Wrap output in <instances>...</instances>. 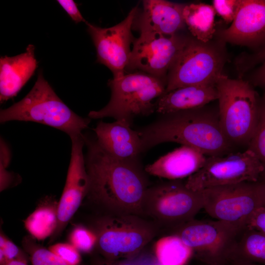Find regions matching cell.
<instances>
[{
	"instance_id": "cell-1",
	"label": "cell",
	"mask_w": 265,
	"mask_h": 265,
	"mask_svg": "<svg viewBox=\"0 0 265 265\" xmlns=\"http://www.w3.org/2000/svg\"><path fill=\"white\" fill-rule=\"evenodd\" d=\"M89 179L87 196L109 213L142 216V203L151 185L149 174L140 161L119 159L107 152L96 137L83 134Z\"/></svg>"
},
{
	"instance_id": "cell-2",
	"label": "cell",
	"mask_w": 265,
	"mask_h": 265,
	"mask_svg": "<svg viewBox=\"0 0 265 265\" xmlns=\"http://www.w3.org/2000/svg\"><path fill=\"white\" fill-rule=\"evenodd\" d=\"M137 131L143 153L169 142L191 147L208 157L227 154L233 147L221 129L218 108L207 106L161 115Z\"/></svg>"
},
{
	"instance_id": "cell-3",
	"label": "cell",
	"mask_w": 265,
	"mask_h": 265,
	"mask_svg": "<svg viewBox=\"0 0 265 265\" xmlns=\"http://www.w3.org/2000/svg\"><path fill=\"white\" fill-rule=\"evenodd\" d=\"M30 121L58 129L70 138L81 135L91 119L72 111L56 94L42 72L29 92L21 101L0 111L1 123Z\"/></svg>"
},
{
	"instance_id": "cell-4",
	"label": "cell",
	"mask_w": 265,
	"mask_h": 265,
	"mask_svg": "<svg viewBox=\"0 0 265 265\" xmlns=\"http://www.w3.org/2000/svg\"><path fill=\"white\" fill-rule=\"evenodd\" d=\"M107 84L111 90L108 103L99 110L90 111L88 117H112L131 127L136 117L155 111L154 101L165 93L166 87V81L139 72L112 78Z\"/></svg>"
},
{
	"instance_id": "cell-5",
	"label": "cell",
	"mask_w": 265,
	"mask_h": 265,
	"mask_svg": "<svg viewBox=\"0 0 265 265\" xmlns=\"http://www.w3.org/2000/svg\"><path fill=\"white\" fill-rule=\"evenodd\" d=\"M221 129L232 145L248 146L255 132L260 97L248 81L223 74L216 83Z\"/></svg>"
},
{
	"instance_id": "cell-6",
	"label": "cell",
	"mask_w": 265,
	"mask_h": 265,
	"mask_svg": "<svg viewBox=\"0 0 265 265\" xmlns=\"http://www.w3.org/2000/svg\"><path fill=\"white\" fill-rule=\"evenodd\" d=\"M91 229L97 237L95 249L99 255L112 260L137 256L161 231L152 220L129 213L99 217Z\"/></svg>"
},
{
	"instance_id": "cell-7",
	"label": "cell",
	"mask_w": 265,
	"mask_h": 265,
	"mask_svg": "<svg viewBox=\"0 0 265 265\" xmlns=\"http://www.w3.org/2000/svg\"><path fill=\"white\" fill-rule=\"evenodd\" d=\"M203 208L202 191H193L183 180L150 185L144 196L142 215L170 232L195 219Z\"/></svg>"
},
{
	"instance_id": "cell-8",
	"label": "cell",
	"mask_w": 265,
	"mask_h": 265,
	"mask_svg": "<svg viewBox=\"0 0 265 265\" xmlns=\"http://www.w3.org/2000/svg\"><path fill=\"white\" fill-rule=\"evenodd\" d=\"M225 45L216 35L207 42L191 36L168 73L165 93L187 86L216 84L227 60Z\"/></svg>"
},
{
	"instance_id": "cell-9",
	"label": "cell",
	"mask_w": 265,
	"mask_h": 265,
	"mask_svg": "<svg viewBox=\"0 0 265 265\" xmlns=\"http://www.w3.org/2000/svg\"><path fill=\"white\" fill-rule=\"evenodd\" d=\"M243 229L220 220L194 219L168 235L179 237L191 249L193 256L202 264H218L229 262Z\"/></svg>"
},
{
	"instance_id": "cell-10",
	"label": "cell",
	"mask_w": 265,
	"mask_h": 265,
	"mask_svg": "<svg viewBox=\"0 0 265 265\" xmlns=\"http://www.w3.org/2000/svg\"><path fill=\"white\" fill-rule=\"evenodd\" d=\"M265 168L255 154L243 152L207 157L203 166L185 180L187 188L195 191L243 182H257Z\"/></svg>"
},
{
	"instance_id": "cell-11",
	"label": "cell",
	"mask_w": 265,
	"mask_h": 265,
	"mask_svg": "<svg viewBox=\"0 0 265 265\" xmlns=\"http://www.w3.org/2000/svg\"><path fill=\"white\" fill-rule=\"evenodd\" d=\"M191 37L184 32L171 36L140 33L133 42L126 73L142 72L166 81L169 70Z\"/></svg>"
},
{
	"instance_id": "cell-12",
	"label": "cell",
	"mask_w": 265,
	"mask_h": 265,
	"mask_svg": "<svg viewBox=\"0 0 265 265\" xmlns=\"http://www.w3.org/2000/svg\"><path fill=\"white\" fill-rule=\"evenodd\" d=\"M203 209L212 217L245 228L249 216L263 207L256 183L243 182L202 191Z\"/></svg>"
},
{
	"instance_id": "cell-13",
	"label": "cell",
	"mask_w": 265,
	"mask_h": 265,
	"mask_svg": "<svg viewBox=\"0 0 265 265\" xmlns=\"http://www.w3.org/2000/svg\"><path fill=\"white\" fill-rule=\"evenodd\" d=\"M138 11V6H134L124 20L108 28L86 23L96 49L97 62L107 67L113 74V78L126 74L132 52L131 45L135 38L132 30Z\"/></svg>"
},
{
	"instance_id": "cell-14",
	"label": "cell",
	"mask_w": 265,
	"mask_h": 265,
	"mask_svg": "<svg viewBox=\"0 0 265 265\" xmlns=\"http://www.w3.org/2000/svg\"><path fill=\"white\" fill-rule=\"evenodd\" d=\"M71 139V157L64 189L58 203V224L52 240L61 234L88 192L89 179L83 154L85 145L83 134Z\"/></svg>"
},
{
	"instance_id": "cell-15",
	"label": "cell",
	"mask_w": 265,
	"mask_h": 265,
	"mask_svg": "<svg viewBox=\"0 0 265 265\" xmlns=\"http://www.w3.org/2000/svg\"><path fill=\"white\" fill-rule=\"evenodd\" d=\"M226 43L257 49L265 46V0H242L231 25L216 30Z\"/></svg>"
},
{
	"instance_id": "cell-16",
	"label": "cell",
	"mask_w": 265,
	"mask_h": 265,
	"mask_svg": "<svg viewBox=\"0 0 265 265\" xmlns=\"http://www.w3.org/2000/svg\"><path fill=\"white\" fill-rule=\"evenodd\" d=\"M142 4V9L138 11L132 26L140 33L171 36L186 29L183 18L186 4L164 0H145Z\"/></svg>"
},
{
	"instance_id": "cell-17",
	"label": "cell",
	"mask_w": 265,
	"mask_h": 265,
	"mask_svg": "<svg viewBox=\"0 0 265 265\" xmlns=\"http://www.w3.org/2000/svg\"><path fill=\"white\" fill-rule=\"evenodd\" d=\"M99 144L109 154L119 159L140 161L143 153L141 140L137 131L122 122L100 121L93 129Z\"/></svg>"
},
{
	"instance_id": "cell-18",
	"label": "cell",
	"mask_w": 265,
	"mask_h": 265,
	"mask_svg": "<svg viewBox=\"0 0 265 265\" xmlns=\"http://www.w3.org/2000/svg\"><path fill=\"white\" fill-rule=\"evenodd\" d=\"M206 159L198 150L182 145L146 165L145 169L149 175L168 180H183L197 172Z\"/></svg>"
},
{
	"instance_id": "cell-19",
	"label": "cell",
	"mask_w": 265,
	"mask_h": 265,
	"mask_svg": "<svg viewBox=\"0 0 265 265\" xmlns=\"http://www.w3.org/2000/svg\"><path fill=\"white\" fill-rule=\"evenodd\" d=\"M34 46L29 44L26 52L14 56L0 58V102L15 97L34 74L38 66Z\"/></svg>"
},
{
	"instance_id": "cell-20",
	"label": "cell",
	"mask_w": 265,
	"mask_h": 265,
	"mask_svg": "<svg viewBox=\"0 0 265 265\" xmlns=\"http://www.w3.org/2000/svg\"><path fill=\"white\" fill-rule=\"evenodd\" d=\"M216 84L191 85L165 93L155 103V111L160 115L196 109L217 100Z\"/></svg>"
},
{
	"instance_id": "cell-21",
	"label": "cell",
	"mask_w": 265,
	"mask_h": 265,
	"mask_svg": "<svg viewBox=\"0 0 265 265\" xmlns=\"http://www.w3.org/2000/svg\"><path fill=\"white\" fill-rule=\"evenodd\" d=\"M215 13L212 5L203 3L186 4L183 18L190 34L203 42L212 40L216 32Z\"/></svg>"
},
{
	"instance_id": "cell-22",
	"label": "cell",
	"mask_w": 265,
	"mask_h": 265,
	"mask_svg": "<svg viewBox=\"0 0 265 265\" xmlns=\"http://www.w3.org/2000/svg\"><path fill=\"white\" fill-rule=\"evenodd\" d=\"M24 220L30 236L38 240L52 237L58 224V203L51 197L44 199Z\"/></svg>"
},
{
	"instance_id": "cell-23",
	"label": "cell",
	"mask_w": 265,
	"mask_h": 265,
	"mask_svg": "<svg viewBox=\"0 0 265 265\" xmlns=\"http://www.w3.org/2000/svg\"><path fill=\"white\" fill-rule=\"evenodd\" d=\"M240 261L265 265V234L245 228L240 232L229 262Z\"/></svg>"
},
{
	"instance_id": "cell-24",
	"label": "cell",
	"mask_w": 265,
	"mask_h": 265,
	"mask_svg": "<svg viewBox=\"0 0 265 265\" xmlns=\"http://www.w3.org/2000/svg\"><path fill=\"white\" fill-rule=\"evenodd\" d=\"M155 257L160 265H185L193 256L192 251L178 236L167 235L157 241Z\"/></svg>"
},
{
	"instance_id": "cell-25",
	"label": "cell",
	"mask_w": 265,
	"mask_h": 265,
	"mask_svg": "<svg viewBox=\"0 0 265 265\" xmlns=\"http://www.w3.org/2000/svg\"><path fill=\"white\" fill-rule=\"evenodd\" d=\"M22 244L32 265H67L48 248L37 244L30 236L23 238Z\"/></svg>"
},
{
	"instance_id": "cell-26",
	"label": "cell",
	"mask_w": 265,
	"mask_h": 265,
	"mask_svg": "<svg viewBox=\"0 0 265 265\" xmlns=\"http://www.w3.org/2000/svg\"><path fill=\"white\" fill-rule=\"evenodd\" d=\"M247 149L255 154L265 168V92L260 98L257 127Z\"/></svg>"
},
{
	"instance_id": "cell-27",
	"label": "cell",
	"mask_w": 265,
	"mask_h": 265,
	"mask_svg": "<svg viewBox=\"0 0 265 265\" xmlns=\"http://www.w3.org/2000/svg\"><path fill=\"white\" fill-rule=\"evenodd\" d=\"M69 243L80 252L90 253L95 249L97 237L94 231L82 225L74 227L69 235Z\"/></svg>"
},
{
	"instance_id": "cell-28",
	"label": "cell",
	"mask_w": 265,
	"mask_h": 265,
	"mask_svg": "<svg viewBox=\"0 0 265 265\" xmlns=\"http://www.w3.org/2000/svg\"><path fill=\"white\" fill-rule=\"evenodd\" d=\"M157 262L155 256L142 252L132 258L116 260H108L98 255L92 259L91 265H153Z\"/></svg>"
},
{
	"instance_id": "cell-29",
	"label": "cell",
	"mask_w": 265,
	"mask_h": 265,
	"mask_svg": "<svg viewBox=\"0 0 265 265\" xmlns=\"http://www.w3.org/2000/svg\"><path fill=\"white\" fill-rule=\"evenodd\" d=\"M48 249L67 265H81L80 252L70 243H55Z\"/></svg>"
},
{
	"instance_id": "cell-30",
	"label": "cell",
	"mask_w": 265,
	"mask_h": 265,
	"mask_svg": "<svg viewBox=\"0 0 265 265\" xmlns=\"http://www.w3.org/2000/svg\"><path fill=\"white\" fill-rule=\"evenodd\" d=\"M29 259L28 254L25 250H22L8 238L4 244L0 246V265H6L13 261L27 263Z\"/></svg>"
},
{
	"instance_id": "cell-31",
	"label": "cell",
	"mask_w": 265,
	"mask_h": 265,
	"mask_svg": "<svg viewBox=\"0 0 265 265\" xmlns=\"http://www.w3.org/2000/svg\"><path fill=\"white\" fill-rule=\"evenodd\" d=\"M242 0H214L212 6L223 21L232 23L240 7Z\"/></svg>"
},
{
	"instance_id": "cell-32",
	"label": "cell",
	"mask_w": 265,
	"mask_h": 265,
	"mask_svg": "<svg viewBox=\"0 0 265 265\" xmlns=\"http://www.w3.org/2000/svg\"><path fill=\"white\" fill-rule=\"evenodd\" d=\"M245 228L265 234V207H261L254 211L246 222Z\"/></svg>"
},
{
	"instance_id": "cell-33",
	"label": "cell",
	"mask_w": 265,
	"mask_h": 265,
	"mask_svg": "<svg viewBox=\"0 0 265 265\" xmlns=\"http://www.w3.org/2000/svg\"><path fill=\"white\" fill-rule=\"evenodd\" d=\"M57 2L76 23L87 21L80 12L77 4L73 0H57Z\"/></svg>"
},
{
	"instance_id": "cell-34",
	"label": "cell",
	"mask_w": 265,
	"mask_h": 265,
	"mask_svg": "<svg viewBox=\"0 0 265 265\" xmlns=\"http://www.w3.org/2000/svg\"><path fill=\"white\" fill-rule=\"evenodd\" d=\"M18 176L7 169L0 168V192L18 184Z\"/></svg>"
},
{
	"instance_id": "cell-35",
	"label": "cell",
	"mask_w": 265,
	"mask_h": 265,
	"mask_svg": "<svg viewBox=\"0 0 265 265\" xmlns=\"http://www.w3.org/2000/svg\"><path fill=\"white\" fill-rule=\"evenodd\" d=\"M262 63V65L252 74L250 80L254 85L265 89V59Z\"/></svg>"
},
{
	"instance_id": "cell-36",
	"label": "cell",
	"mask_w": 265,
	"mask_h": 265,
	"mask_svg": "<svg viewBox=\"0 0 265 265\" xmlns=\"http://www.w3.org/2000/svg\"><path fill=\"white\" fill-rule=\"evenodd\" d=\"M247 61L248 64L252 67L262 63L265 59V46L251 54H247Z\"/></svg>"
},
{
	"instance_id": "cell-37",
	"label": "cell",
	"mask_w": 265,
	"mask_h": 265,
	"mask_svg": "<svg viewBox=\"0 0 265 265\" xmlns=\"http://www.w3.org/2000/svg\"><path fill=\"white\" fill-rule=\"evenodd\" d=\"M256 184L262 206L265 207V171Z\"/></svg>"
},
{
	"instance_id": "cell-38",
	"label": "cell",
	"mask_w": 265,
	"mask_h": 265,
	"mask_svg": "<svg viewBox=\"0 0 265 265\" xmlns=\"http://www.w3.org/2000/svg\"><path fill=\"white\" fill-rule=\"evenodd\" d=\"M233 265H261L257 264L252 263L250 262L235 261L230 262Z\"/></svg>"
},
{
	"instance_id": "cell-39",
	"label": "cell",
	"mask_w": 265,
	"mask_h": 265,
	"mask_svg": "<svg viewBox=\"0 0 265 265\" xmlns=\"http://www.w3.org/2000/svg\"><path fill=\"white\" fill-rule=\"evenodd\" d=\"M6 265H27V263L20 261H13L8 263Z\"/></svg>"
},
{
	"instance_id": "cell-40",
	"label": "cell",
	"mask_w": 265,
	"mask_h": 265,
	"mask_svg": "<svg viewBox=\"0 0 265 265\" xmlns=\"http://www.w3.org/2000/svg\"><path fill=\"white\" fill-rule=\"evenodd\" d=\"M203 264V265H233L230 262L218 264Z\"/></svg>"
},
{
	"instance_id": "cell-41",
	"label": "cell",
	"mask_w": 265,
	"mask_h": 265,
	"mask_svg": "<svg viewBox=\"0 0 265 265\" xmlns=\"http://www.w3.org/2000/svg\"><path fill=\"white\" fill-rule=\"evenodd\" d=\"M153 265H159L158 262H157L156 263H155Z\"/></svg>"
}]
</instances>
